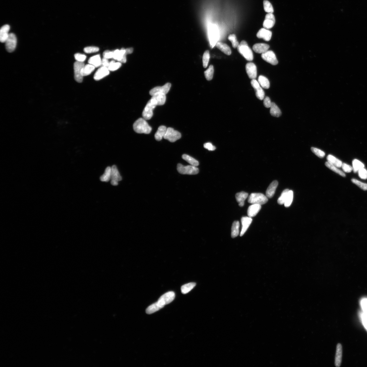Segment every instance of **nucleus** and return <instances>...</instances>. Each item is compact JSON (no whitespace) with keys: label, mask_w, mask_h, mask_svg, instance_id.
<instances>
[{"label":"nucleus","mask_w":367,"mask_h":367,"mask_svg":"<svg viewBox=\"0 0 367 367\" xmlns=\"http://www.w3.org/2000/svg\"><path fill=\"white\" fill-rule=\"evenodd\" d=\"M84 66V63L83 62H79L76 61L74 64V78L77 82L81 83L83 81V77L82 75V69Z\"/></svg>","instance_id":"1a4fd4ad"},{"label":"nucleus","mask_w":367,"mask_h":367,"mask_svg":"<svg viewBox=\"0 0 367 367\" xmlns=\"http://www.w3.org/2000/svg\"><path fill=\"white\" fill-rule=\"evenodd\" d=\"M251 84L254 89L256 96L259 99L263 100L264 97V92L263 89L260 87L258 82L255 79H252Z\"/></svg>","instance_id":"f8f14e48"},{"label":"nucleus","mask_w":367,"mask_h":367,"mask_svg":"<svg viewBox=\"0 0 367 367\" xmlns=\"http://www.w3.org/2000/svg\"><path fill=\"white\" fill-rule=\"evenodd\" d=\"M214 69L213 66L211 65L208 69L204 72V75L207 80L210 81L213 77Z\"/></svg>","instance_id":"a19ab883"},{"label":"nucleus","mask_w":367,"mask_h":367,"mask_svg":"<svg viewBox=\"0 0 367 367\" xmlns=\"http://www.w3.org/2000/svg\"><path fill=\"white\" fill-rule=\"evenodd\" d=\"M289 191V189H286L283 191L281 196L277 200V202L279 204L281 205L284 204Z\"/></svg>","instance_id":"37998d69"},{"label":"nucleus","mask_w":367,"mask_h":367,"mask_svg":"<svg viewBox=\"0 0 367 367\" xmlns=\"http://www.w3.org/2000/svg\"><path fill=\"white\" fill-rule=\"evenodd\" d=\"M216 46L217 48L225 54L229 55L232 53L230 48L229 46L225 43L218 42L216 44Z\"/></svg>","instance_id":"bb28decb"},{"label":"nucleus","mask_w":367,"mask_h":367,"mask_svg":"<svg viewBox=\"0 0 367 367\" xmlns=\"http://www.w3.org/2000/svg\"><path fill=\"white\" fill-rule=\"evenodd\" d=\"M275 23V17L272 13H268L266 15L264 21L263 27L266 29H270L274 26Z\"/></svg>","instance_id":"dca6fc26"},{"label":"nucleus","mask_w":367,"mask_h":367,"mask_svg":"<svg viewBox=\"0 0 367 367\" xmlns=\"http://www.w3.org/2000/svg\"><path fill=\"white\" fill-rule=\"evenodd\" d=\"M101 61L100 55L98 54L89 58L88 63L95 67H98L101 65Z\"/></svg>","instance_id":"c85d7f7f"},{"label":"nucleus","mask_w":367,"mask_h":367,"mask_svg":"<svg viewBox=\"0 0 367 367\" xmlns=\"http://www.w3.org/2000/svg\"><path fill=\"white\" fill-rule=\"evenodd\" d=\"M110 70L107 68L102 66L99 69L95 74L94 78L95 81H98L108 75Z\"/></svg>","instance_id":"f3484780"},{"label":"nucleus","mask_w":367,"mask_h":367,"mask_svg":"<svg viewBox=\"0 0 367 367\" xmlns=\"http://www.w3.org/2000/svg\"><path fill=\"white\" fill-rule=\"evenodd\" d=\"M278 184V181L275 180L272 182L269 185L266 192V196L268 198H271L273 197Z\"/></svg>","instance_id":"5701e85b"},{"label":"nucleus","mask_w":367,"mask_h":367,"mask_svg":"<svg viewBox=\"0 0 367 367\" xmlns=\"http://www.w3.org/2000/svg\"><path fill=\"white\" fill-rule=\"evenodd\" d=\"M181 137L180 133L175 130L171 128H168L163 138L165 140H168L170 142H174L178 140H179Z\"/></svg>","instance_id":"6e6552de"},{"label":"nucleus","mask_w":367,"mask_h":367,"mask_svg":"<svg viewBox=\"0 0 367 367\" xmlns=\"http://www.w3.org/2000/svg\"><path fill=\"white\" fill-rule=\"evenodd\" d=\"M196 285L195 283H190L183 285L181 288L182 293L183 294H187L195 287Z\"/></svg>","instance_id":"c9c22d12"},{"label":"nucleus","mask_w":367,"mask_h":367,"mask_svg":"<svg viewBox=\"0 0 367 367\" xmlns=\"http://www.w3.org/2000/svg\"><path fill=\"white\" fill-rule=\"evenodd\" d=\"M209 52L208 51H206L203 54V66L204 68H206L208 66L210 59Z\"/></svg>","instance_id":"de8ad7c7"},{"label":"nucleus","mask_w":367,"mask_h":367,"mask_svg":"<svg viewBox=\"0 0 367 367\" xmlns=\"http://www.w3.org/2000/svg\"><path fill=\"white\" fill-rule=\"evenodd\" d=\"M177 170L179 173L183 174L195 175L198 174L199 169L196 167L192 165L184 166L178 163Z\"/></svg>","instance_id":"423d86ee"},{"label":"nucleus","mask_w":367,"mask_h":367,"mask_svg":"<svg viewBox=\"0 0 367 367\" xmlns=\"http://www.w3.org/2000/svg\"><path fill=\"white\" fill-rule=\"evenodd\" d=\"M101 65H103V66L106 67L108 68L109 66L110 62L108 60L107 58H103L101 61Z\"/></svg>","instance_id":"052dcab7"},{"label":"nucleus","mask_w":367,"mask_h":367,"mask_svg":"<svg viewBox=\"0 0 367 367\" xmlns=\"http://www.w3.org/2000/svg\"><path fill=\"white\" fill-rule=\"evenodd\" d=\"M152 99L155 101L157 106H162L165 103L166 95L162 93H157L152 95Z\"/></svg>","instance_id":"393cba45"},{"label":"nucleus","mask_w":367,"mask_h":367,"mask_svg":"<svg viewBox=\"0 0 367 367\" xmlns=\"http://www.w3.org/2000/svg\"><path fill=\"white\" fill-rule=\"evenodd\" d=\"M264 10L268 13H273L274 12V9L272 4L268 0H264Z\"/></svg>","instance_id":"a18cd8bd"},{"label":"nucleus","mask_w":367,"mask_h":367,"mask_svg":"<svg viewBox=\"0 0 367 367\" xmlns=\"http://www.w3.org/2000/svg\"><path fill=\"white\" fill-rule=\"evenodd\" d=\"M126 52L127 54H131L133 52V49L132 48H129L125 49Z\"/></svg>","instance_id":"680f3d73"},{"label":"nucleus","mask_w":367,"mask_h":367,"mask_svg":"<svg viewBox=\"0 0 367 367\" xmlns=\"http://www.w3.org/2000/svg\"><path fill=\"white\" fill-rule=\"evenodd\" d=\"M228 39L232 43V45L234 48H236L238 47L239 44L237 41L236 37L235 34H232L230 35Z\"/></svg>","instance_id":"09e8293b"},{"label":"nucleus","mask_w":367,"mask_h":367,"mask_svg":"<svg viewBox=\"0 0 367 367\" xmlns=\"http://www.w3.org/2000/svg\"><path fill=\"white\" fill-rule=\"evenodd\" d=\"M204 147L205 149L209 151H214L216 149L215 147L211 143H205L204 144Z\"/></svg>","instance_id":"bf43d9fd"},{"label":"nucleus","mask_w":367,"mask_h":367,"mask_svg":"<svg viewBox=\"0 0 367 367\" xmlns=\"http://www.w3.org/2000/svg\"><path fill=\"white\" fill-rule=\"evenodd\" d=\"M95 67L90 64L85 66L82 70V74L83 77L88 76L93 71Z\"/></svg>","instance_id":"4c0bfd02"},{"label":"nucleus","mask_w":367,"mask_h":367,"mask_svg":"<svg viewBox=\"0 0 367 367\" xmlns=\"http://www.w3.org/2000/svg\"><path fill=\"white\" fill-rule=\"evenodd\" d=\"M163 308L158 304V302L150 305L146 309V313L152 314L161 309Z\"/></svg>","instance_id":"7c9ffc66"},{"label":"nucleus","mask_w":367,"mask_h":367,"mask_svg":"<svg viewBox=\"0 0 367 367\" xmlns=\"http://www.w3.org/2000/svg\"><path fill=\"white\" fill-rule=\"evenodd\" d=\"M270 99L268 97H266L264 99V104L265 107L267 108L270 107L272 105Z\"/></svg>","instance_id":"13d9d810"},{"label":"nucleus","mask_w":367,"mask_h":367,"mask_svg":"<svg viewBox=\"0 0 367 367\" xmlns=\"http://www.w3.org/2000/svg\"><path fill=\"white\" fill-rule=\"evenodd\" d=\"M341 167L344 171L347 173H350L353 170V168L352 167L346 163H342Z\"/></svg>","instance_id":"6e6d98bb"},{"label":"nucleus","mask_w":367,"mask_h":367,"mask_svg":"<svg viewBox=\"0 0 367 367\" xmlns=\"http://www.w3.org/2000/svg\"><path fill=\"white\" fill-rule=\"evenodd\" d=\"M270 48L269 45L264 43H257L253 46V50L256 53L263 54L268 51Z\"/></svg>","instance_id":"412c9836"},{"label":"nucleus","mask_w":367,"mask_h":367,"mask_svg":"<svg viewBox=\"0 0 367 367\" xmlns=\"http://www.w3.org/2000/svg\"><path fill=\"white\" fill-rule=\"evenodd\" d=\"M133 127L134 131L138 133L149 134L152 131V128L144 118L138 119L134 123Z\"/></svg>","instance_id":"f257e3e1"},{"label":"nucleus","mask_w":367,"mask_h":367,"mask_svg":"<svg viewBox=\"0 0 367 367\" xmlns=\"http://www.w3.org/2000/svg\"><path fill=\"white\" fill-rule=\"evenodd\" d=\"M245 205V202H242L239 203V205L240 207H243Z\"/></svg>","instance_id":"e2e57ef3"},{"label":"nucleus","mask_w":367,"mask_h":367,"mask_svg":"<svg viewBox=\"0 0 367 367\" xmlns=\"http://www.w3.org/2000/svg\"><path fill=\"white\" fill-rule=\"evenodd\" d=\"M252 222V219L249 217H242L241 219L242 227L240 236H242L247 230Z\"/></svg>","instance_id":"6ab92c4d"},{"label":"nucleus","mask_w":367,"mask_h":367,"mask_svg":"<svg viewBox=\"0 0 367 367\" xmlns=\"http://www.w3.org/2000/svg\"><path fill=\"white\" fill-rule=\"evenodd\" d=\"M359 177L363 180L367 179V170L364 168L359 170L358 171Z\"/></svg>","instance_id":"864d4df0"},{"label":"nucleus","mask_w":367,"mask_h":367,"mask_svg":"<svg viewBox=\"0 0 367 367\" xmlns=\"http://www.w3.org/2000/svg\"><path fill=\"white\" fill-rule=\"evenodd\" d=\"M5 46L6 50L9 52H13L16 48L17 45V38L14 33L9 34L8 38L6 41Z\"/></svg>","instance_id":"9d476101"},{"label":"nucleus","mask_w":367,"mask_h":367,"mask_svg":"<svg viewBox=\"0 0 367 367\" xmlns=\"http://www.w3.org/2000/svg\"><path fill=\"white\" fill-rule=\"evenodd\" d=\"M245 69L246 73L250 79H254L257 78V67L255 64L252 62L247 63L245 66Z\"/></svg>","instance_id":"2eb2a0df"},{"label":"nucleus","mask_w":367,"mask_h":367,"mask_svg":"<svg viewBox=\"0 0 367 367\" xmlns=\"http://www.w3.org/2000/svg\"><path fill=\"white\" fill-rule=\"evenodd\" d=\"M239 222L238 221H234L232 224L231 233V236L233 238H235L239 235Z\"/></svg>","instance_id":"72a5a7b5"},{"label":"nucleus","mask_w":367,"mask_h":367,"mask_svg":"<svg viewBox=\"0 0 367 367\" xmlns=\"http://www.w3.org/2000/svg\"><path fill=\"white\" fill-rule=\"evenodd\" d=\"M122 66L121 63L120 62H115L113 60L110 62L109 66L108 67V69L110 71H114L118 70Z\"/></svg>","instance_id":"49530a36"},{"label":"nucleus","mask_w":367,"mask_h":367,"mask_svg":"<svg viewBox=\"0 0 367 367\" xmlns=\"http://www.w3.org/2000/svg\"><path fill=\"white\" fill-rule=\"evenodd\" d=\"M325 165L327 167L331 170L332 171L340 175L341 176L344 177H346V175H345L344 172L339 169L337 167L333 165L331 163L328 161L327 162L325 163Z\"/></svg>","instance_id":"f704fd0d"},{"label":"nucleus","mask_w":367,"mask_h":367,"mask_svg":"<svg viewBox=\"0 0 367 367\" xmlns=\"http://www.w3.org/2000/svg\"><path fill=\"white\" fill-rule=\"evenodd\" d=\"M171 84L167 83L162 86H157L152 89L150 91V94L152 96L157 93H162L166 95L170 89L171 87Z\"/></svg>","instance_id":"ddd939ff"},{"label":"nucleus","mask_w":367,"mask_h":367,"mask_svg":"<svg viewBox=\"0 0 367 367\" xmlns=\"http://www.w3.org/2000/svg\"><path fill=\"white\" fill-rule=\"evenodd\" d=\"M342 345L339 343L336 348V352L335 360V365L336 367L340 366L342 361Z\"/></svg>","instance_id":"aec40b11"},{"label":"nucleus","mask_w":367,"mask_h":367,"mask_svg":"<svg viewBox=\"0 0 367 367\" xmlns=\"http://www.w3.org/2000/svg\"><path fill=\"white\" fill-rule=\"evenodd\" d=\"M237 48L239 53L246 60L251 61L253 60L254 56L252 51L245 41H242Z\"/></svg>","instance_id":"f03ea898"},{"label":"nucleus","mask_w":367,"mask_h":367,"mask_svg":"<svg viewBox=\"0 0 367 367\" xmlns=\"http://www.w3.org/2000/svg\"><path fill=\"white\" fill-rule=\"evenodd\" d=\"M125 54H128L126 52L125 49L122 48L120 50L117 49L114 51L113 58L120 62Z\"/></svg>","instance_id":"cd10ccee"},{"label":"nucleus","mask_w":367,"mask_h":367,"mask_svg":"<svg viewBox=\"0 0 367 367\" xmlns=\"http://www.w3.org/2000/svg\"><path fill=\"white\" fill-rule=\"evenodd\" d=\"M167 128L164 125L160 126L155 134V138L157 141L161 140L166 133Z\"/></svg>","instance_id":"a878e982"},{"label":"nucleus","mask_w":367,"mask_h":367,"mask_svg":"<svg viewBox=\"0 0 367 367\" xmlns=\"http://www.w3.org/2000/svg\"><path fill=\"white\" fill-rule=\"evenodd\" d=\"M99 48L94 46H90L85 48L84 49V52L86 53L91 54L97 52L99 51Z\"/></svg>","instance_id":"603ef678"},{"label":"nucleus","mask_w":367,"mask_h":367,"mask_svg":"<svg viewBox=\"0 0 367 367\" xmlns=\"http://www.w3.org/2000/svg\"><path fill=\"white\" fill-rule=\"evenodd\" d=\"M111 167H108L105 170L104 174L100 178L101 181L104 182H109L111 179Z\"/></svg>","instance_id":"473e14b6"},{"label":"nucleus","mask_w":367,"mask_h":367,"mask_svg":"<svg viewBox=\"0 0 367 367\" xmlns=\"http://www.w3.org/2000/svg\"><path fill=\"white\" fill-rule=\"evenodd\" d=\"M175 297V293L173 291H169L161 296L157 302L163 308L166 305L171 303L174 300Z\"/></svg>","instance_id":"0eeeda50"},{"label":"nucleus","mask_w":367,"mask_h":367,"mask_svg":"<svg viewBox=\"0 0 367 367\" xmlns=\"http://www.w3.org/2000/svg\"><path fill=\"white\" fill-rule=\"evenodd\" d=\"M261 56L264 60L272 65L275 66L278 64L276 55L272 51H268L262 54Z\"/></svg>","instance_id":"9b49d317"},{"label":"nucleus","mask_w":367,"mask_h":367,"mask_svg":"<svg viewBox=\"0 0 367 367\" xmlns=\"http://www.w3.org/2000/svg\"><path fill=\"white\" fill-rule=\"evenodd\" d=\"M272 36V32L269 30L263 28L261 29L257 34V37L260 39H263L266 41H270Z\"/></svg>","instance_id":"a211bd4d"},{"label":"nucleus","mask_w":367,"mask_h":367,"mask_svg":"<svg viewBox=\"0 0 367 367\" xmlns=\"http://www.w3.org/2000/svg\"><path fill=\"white\" fill-rule=\"evenodd\" d=\"M294 198V192L291 190H289L286 198L284 205L286 208H288L291 205Z\"/></svg>","instance_id":"c03bdc74"},{"label":"nucleus","mask_w":367,"mask_h":367,"mask_svg":"<svg viewBox=\"0 0 367 367\" xmlns=\"http://www.w3.org/2000/svg\"><path fill=\"white\" fill-rule=\"evenodd\" d=\"M327 159L328 162L337 167L338 168L341 167L342 163H343L340 160L336 158L335 157L331 155H329L327 157Z\"/></svg>","instance_id":"e433bc0d"},{"label":"nucleus","mask_w":367,"mask_h":367,"mask_svg":"<svg viewBox=\"0 0 367 367\" xmlns=\"http://www.w3.org/2000/svg\"><path fill=\"white\" fill-rule=\"evenodd\" d=\"M182 158L185 161L189 163L191 165L197 167L199 165V162L198 161L189 155L184 154L182 156Z\"/></svg>","instance_id":"58836bf2"},{"label":"nucleus","mask_w":367,"mask_h":367,"mask_svg":"<svg viewBox=\"0 0 367 367\" xmlns=\"http://www.w3.org/2000/svg\"><path fill=\"white\" fill-rule=\"evenodd\" d=\"M122 180V177L120 174L118 168L115 165L111 167V184L113 186H117L118 184V182Z\"/></svg>","instance_id":"4468645a"},{"label":"nucleus","mask_w":367,"mask_h":367,"mask_svg":"<svg viewBox=\"0 0 367 367\" xmlns=\"http://www.w3.org/2000/svg\"><path fill=\"white\" fill-rule=\"evenodd\" d=\"M10 29V26L8 24H5L2 26L0 30V41L2 43H5L8 38L9 34V32Z\"/></svg>","instance_id":"4be33fe9"},{"label":"nucleus","mask_w":367,"mask_h":367,"mask_svg":"<svg viewBox=\"0 0 367 367\" xmlns=\"http://www.w3.org/2000/svg\"><path fill=\"white\" fill-rule=\"evenodd\" d=\"M113 53L114 51H110L109 50L106 51L104 52L103 53V58H107V59L113 58Z\"/></svg>","instance_id":"4d7b16f0"},{"label":"nucleus","mask_w":367,"mask_h":367,"mask_svg":"<svg viewBox=\"0 0 367 367\" xmlns=\"http://www.w3.org/2000/svg\"><path fill=\"white\" fill-rule=\"evenodd\" d=\"M217 26L215 24H209L208 26V34L211 47L213 48L218 39L219 32Z\"/></svg>","instance_id":"20e7f679"},{"label":"nucleus","mask_w":367,"mask_h":367,"mask_svg":"<svg viewBox=\"0 0 367 367\" xmlns=\"http://www.w3.org/2000/svg\"><path fill=\"white\" fill-rule=\"evenodd\" d=\"M248 194L244 192H242L236 194V199L237 201L239 203L244 202L248 198Z\"/></svg>","instance_id":"79ce46f5"},{"label":"nucleus","mask_w":367,"mask_h":367,"mask_svg":"<svg viewBox=\"0 0 367 367\" xmlns=\"http://www.w3.org/2000/svg\"><path fill=\"white\" fill-rule=\"evenodd\" d=\"M258 82L262 88L267 89L269 88L270 82L269 80L266 77L262 75L259 76L258 78Z\"/></svg>","instance_id":"2f4dec72"},{"label":"nucleus","mask_w":367,"mask_h":367,"mask_svg":"<svg viewBox=\"0 0 367 367\" xmlns=\"http://www.w3.org/2000/svg\"><path fill=\"white\" fill-rule=\"evenodd\" d=\"M261 208V205L259 204H253L250 206L247 211L248 217L252 218L255 216L260 211Z\"/></svg>","instance_id":"b1692460"},{"label":"nucleus","mask_w":367,"mask_h":367,"mask_svg":"<svg viewBox=\"0 0 367 367\" xmlns=\"http://www.w3.org/2000/svg\"><path fill=\"white\" fill-rule=\"evenodd\" d=\"M353 170L354 173L358 172V171L360 169L364 168L365 167V165L363 163L359 161V160L355 159L353 160Z\"/></svg>","instance_id":"ea45409f"},{"label":"nucleus","mask_w":367,"mask_h":367,"mask_svg":"<svg viewBox=\"0 0 367 367\" xmlns=\"http://www.w3.org/2000/svg\"><path fill=\"white\" fill-rule=\"evenodd\" d=\"M351 182L354 184L357 185V186L359 187L360 189H361L364 190H367V184L361 182L356 179L353 178L351 180Z\"/></svg>","instance_id":"3c124183"},{"label":"nucleus","mask_w":367,"mask_h":367,"mask_svg":"<svg viewBox=\"0 0 367 367\" xmlns=\"http://www.w3.org/2000/svg\"><path fill=\"white\" fill-rule=\"evenodd\" d=\"M248 202L253 204L262 205L266 204L268 201L267 197L260 193H253L249 196Z\"/></svg>","instance_id":"7ed1b4c3"},{"label":"nucleus","mask_w":367,"mask_h":367,"mask_svg":"<svg viewBox=\"0 0 367 367\" xmlns=\"http://www.w3.org/2000/svg\"><path fill=\"white\" fill-rule=\"evenodd\" d=\"M270 108V113L271 115L276 118H279L281 115V110L275 103H272Z\"/></svg>","instance_id":"c756f323"},{"label":"nucleus","mask_w":367,"mask_h":367,"mask_svg":"<svg viewBox=\"0 0 367 367\" xmlns=\"http://www.w3.org/2000/svg\"><path fill=\"white\" fill-rule=\"evenodd\" d=\"M157 106L155 101L151 98L143 111L142 116L143 118L146 120L150 119L153 115V110Z\"/></svg>","instance_id":"39448f33"},{"label":"nucleus","mask_w":367,"mask_h":367,"mask_svg":"<svg viewBox=\"0 0 367 367\" xmlns=\"http://www.w3.org/2000/svg\"><path fill=\"white\" fill-rule=\"evenodd\" d=\"M75 58L77 61L79 62H84L86 58V55L79 53H77L74 55Z\"/></svg>","instance_id":"5fc2aeb1"},{"label":"nucleus","mask_w":367,"mask_h":367,"mask_svg":"<svg viewBox=\"0 0 367 367\" xmlns=\"http://www.w3.org/2000/svg\"><path fill=\"white\" fill-rule=\"evenodd\" d=\"M311 149L313 153L320 158H323L325 155L324 152L317 148L312 147Z\"/></svg>","instance_id":"8fccbe9b"}]
</instances>
